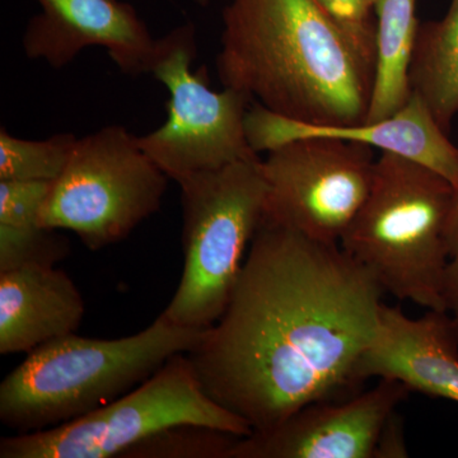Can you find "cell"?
<instances>
[{
  "instance_id": "1",
  "label": "cell",
  "mask_w": 458,
  "mask_h": 458,
  "mask_svg": "<svg viewBox=\"0 0 458 458\" xmlns=\"http://www.w3.org/2000/svg\"><path fill=\"white\" fill-rule=\"evenodd\" d=\"M384 294L340 243L264 218L225 312L186 357L214 403L267 432L360 384Z\"/></svg>"
},
{
  "instance_id": "2",
  "label": "cell",
  "mask_w": 458,
  "mask_h": 458,
  "mask_svg": "<svg viewBox=\"0 0 458 458\" xmlns=\"http://www.w3.org/2000/svg\"><path fill=\"white\" fill-rule=\"evenodd\" d=\"M222 21L223 87L295 122L366 123L375 66L316 0H231Z\"/></svg>"
},
{
  "instance_id": "3",
  "label": "cell",
  "mask_w": 458,
  "mask_h": 458,
  "mask_svg": "<svg viewBox=\"0 0 458 458\" xmlns=\"http://www.w3.org/2000/svg\"><path fill=\"white\" fill-rule=\"evenodd\" d=\"M204 330L180 327L161 313L134 335L71 334L42 344L0 384V421L25 434L90 414L143 384L174 355L191 351Z\"/></svg>"
},
{
  "instance_id": "4",
  "label": "cell",
  "mask_w": 458,
  "mask_h": 458,
  "mask_svg": "<svg viewBox=\"0 0 458 458\" xmlns=\"http://www.w3.org/2000/svg\"><path fill=\"white\" fill-rule=\"evenodd\" d=\"M454 185L411 159L382 152L369 197L340 246L385 294L445 311L447 229Z\"/></svg>"
},
{
  "instance_id": "5",
  "label": "cell",
  "mask_w": 458,
  "mask_h": 458,
  "mask_svg": "<svg viewBox=\"0 0 458 458\" xmlns=\"http://www.w3.org/2000/svg\"><path fill=\"white\" fill-rule=\"evenodd\" d=\"M183 271L162 315L183 327L218 321L240 278L265 216L267 182L260 157L199 172L179 181Z\"/></svg>"
},
{
  "instance_id": "6",
  "label": "cell",
  "mask_w": 458,
  "mask_h": 458,
  "mask_svg": "<svg viewBox=\"0 0 458 458\" xmlns=\"http://www.w3.org/2000/svg\"><path fill=\"white\" fill-rule=\"evenodd\" d=\"M168 176L125 126L78 138L42 207L41 227L77 234L90 251L131 236L161 209Z\"/></svg>"
},
{
  "instance_id": "7",
  "label": "cell",
  "mask_w": 458,
  "mask_h": 458,
  "mask_svg": "<svg viewBox=\"0 0 458 458\" xmlns=\"http://www.w3.org/2000/svg\"><path fill=\"white\" fill-rule=\"evenodd\" d=\"M199 424L246 437L251 428L214 403L186 352L174 355L134 390L82 418L40 432L0 439V458L123 457L165 428Z\"/></svg>"
},
{
  "instance_id": "8",
  "label": "cell",
  "mask_w": 458,
  "mask_h": 458,
  "mask_svg": "<svg viewBox=\"0 0 458 458\" xmlns=\"http://www.w3.org/2000/svg\"><path fill=\"white\" fill-rule=\"evenodd\" d=\"M197 56V29L192 22L157 40L150 74L170 93L167 120L155 131L138 137L144 153L176 182L199 172L259 158L245 128L254 99L233 89H210L204 66L191 71Z\"/></svg>"
},
{
  "instance_id": "9",
  "label": "cell",
  "mask_w": 458,
  "mask_h": 458,
  "mask_svg": "<svg viewBox=\"0 0 458 458\" xmlns=\"http://www.w3.org/2000/svg\"><path fill=\"white\" fill-rule=\"evenodd\" d=\"M373 148L333 138L286 141L261 159L267 221L325 243H340L369 197Z\"/></svg>"
},
{
  "instance_id": "10",
  "label": "cell",
  "mask_w": 458,
  "mask_h": 458,
  "mask_svg": "<svg viewBox=\"0 0 458 458\" xmlns=\"http://www.w3.org/2000/svg\"><path fill=\"white\" fill-rule=\"evenodd\" d=\"M409 393L403 382L379 378L349 400L309 403L273 429L241 437L228 458H385Z\"/></svg>"
},
{
  "instance_id": "11",
  "label": "cell",
  "mask_w": 458,
  "mask_h": 458,
  "mask_svg": "<svg viewBox=\"0 0 458 458\" xmlns=\"http://www.w3.org/2000/svg\"><path fill=\"white\" fill-rule=\"evenodd\" d=\"M40 13L26 25L25 55L54 69L71 64L81 51L104 47L131 77L150 74L157 40L131 3L123 0H35Z\"/></svg>"
},
{
  "instance_id": "12",
  "label": "cell",
  "mask_w": 458,
  "mask_h": 458,
  "mask_svg": "<svg viewBox=\"0 0 458 458\" xmlns=\"http://www.w3.org/2000/svg\"><path fill=\"white\" fill-rule=\"evenodd\" d=\"M245 128L250 147L258 155L300 138H333L405 157L438 172L452 185L458 182V148L415 93L399 113L387 119L348 126L295 122L252 102L246 114Z\"/></svg>"
},
{
  "instance_id": "13",
  "label": "cell",
  "mask_w": 458,
  "mask_h": 458,
  "mask_svg": "<svg viewBox=\"0 0 458 458\" xmlns=\"http://www.w3.org/2000/svg\"><path fill=\"white\" fill-rule=\"evenodd\" d=\"M360 376L396 379L410 391L458 403V318L445 311L411 318L382 304Z\"/></svg>"
},
{
  "instance_id": "14",
  "label": "cell",
  "mask_w": 458,
  "mask_h": 458,
  "mask_svg": "<svg viewBox=\"0 0 458 458\" xmlns=\"http://www.w3.org/2000/svg\"><path fill=\"white\" fill-rule=\"evenodd\" d=\"M86 306L80 289L55 267H27L0 273V354L30 352L71 335Z\"/></svg>"
},
{
  "instance_id": "15",
  "label": "cell",
  "mask_w": 458,
  "mask_h": 458,
  "mask_svg": "<svg viewBox=\"0 0 458 458\" xmlns=\"http://www.w3.org/2000/svg\"><path fill=\"white\" fill-rule=\"evenodd\" d=\"M418 0H375V82L366 123L399 113L411 98L410 64L420 21Z\"/></svg>"
},
{
  "instance_id": "16",
  "label": "cell",
  "mask_w": 458,
  "mask_h": 458,
  "mask_svg": "<svg viewBox=\"0 0 458 458\" xmlns=\"http://www.w3.org/2000/svg\"><path fill=\"white\" fill-rule=\"evenodd\" d=\"M409 78L411 92L450 134L458 114V0L442 20L419 25Z\"/></svg>"
},
{
  "instance_id": "17",
  "label": "cell",
  "mask_w": 458,
  "mask_h": 458,
  "mask_svg": "<svg viewBox=\"0 0 458 458\" xmlns=\"http://www.w3.org/2000/svg\"><path fill=\"white\" fill-rule=\"evenodd\" d=\"M78 138L62 132L44 140H21L0 129V181H55L64 171Z\"/></svg>"
},
{
  "instance_id": "18",
  "label": "cell",
  "mask_w": 458,
  "mask_h": 458,
  "mask_svg": "<svg viewBox=\"0 0 458 458\" xmlns=\"http://www.w3.org/2000/svg\"><path fill=\"white\" fill-rule=\"evenodd\" d=\"M240 436L199 426L180 424L165 428L132 445L126 458H228Z\"/></svg>"
},
{
  "instance_id": "19",
  "label": "cell",
  "mask_w": 458,
  "mask_h": 458,
  "mask_svg": "<svg viewBox=\"0 0 458 458\" xmlns=\"http://www.w3.org/2000/svg\"><path fill=\"white\" fill-rule=\"evenodd\" d=\"M60 229L0 225V273L27 267H55L71 252Z\"/></svg>"
},
{
  "instance_id": "20",
  "label": "cell",
  "mask_w": 458,
  "mask_h": 458,
  "mask_svg": "<svg viewBox=\"0 0 458 458\" xmlns=\"http://www.w3.org/2000/svg\"><path fill=\"white\" fill-rule=\"evenodd\" d=\"M361 57L376 66L375 0H316Z\"/></svg>"
},
{
  "instance_id": "21",
  "label": "cell",
  "mask_w": 458,
  "mask_h": 458,
  "mask_svg": "<svg viewBox=\"0 0 458 458\" xmlns=\"http://www.w3.org/2000/svg\"><path fill=\"white\" fill-rule=\"evenodd\" d=\"M53 181H0V225L31 227L38 225Z\"/></svg>"
},
{
  "instance_id": "22",
  "label": "cell",
  "mask_w": 458,
  "mask_h": 458,
  "mask_svg": "<svg viewBox=\"0 0 458 458\" xmlns=\"http://www.w3.org/2000/svg\"><path fill=\"white\" fill-rule=\"evenodd\" d=\"M443 295L445 310L458 318V182L454 185V197L448 219L447 267Z\"/></svg>"
},
{
  "instance_id": "23",
  "label": "cell",
  "mask_w": 458,
  "mask_h": 458,
  "mask_svg": "<svg viewBox=\"0 0 458 458\" xmlns=\"http://www.w3.org/2000/svg\"><path fill=\"white\" fill-rule=\"evenodd\" d=\"M192 2L195 3V4H198L199 7H208V5H210V3H212V0H192Z\"/></svg>"
}]
</instances>
